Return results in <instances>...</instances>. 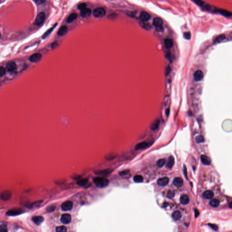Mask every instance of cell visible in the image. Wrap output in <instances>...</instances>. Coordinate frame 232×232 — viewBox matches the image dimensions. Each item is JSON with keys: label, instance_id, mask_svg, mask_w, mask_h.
<instances>
[{"label": "cell", "instance_id": "1", "mask_svg": "<svg viewBox=\"0 0 232 232\" xmlns=\"http://www.w3.org/2000/svg\"><path fill=\"white\" fill-rule=\"evenodd\" d=\"M94 183L97 187L100 188L106 187L109 184V181L107 179L98 177L93 179Z\"/></svg>", "mask_w": 232, "mask_h": 232}, {"label": "cell", "instance_id": "2", "mask_svg": "<svg viewBox=\"0 0 232 232\" xmlns=\"http://www.w3.org/2000/svg\"><path fill=\"white\" fill-rule=\"evenodd\" d=\"M106 14V11L103 7H98L95 9L94 11V16L96 18H102Z\"/></svg>", "mask_w": 232, "mask_h": 232}, {"label": "cell", "instance_id": "3", "mask_svg": "<svg viewBox=\"0 0 232 232\" xmlns=\"http://www.w3.org/2000/svg\"><path fill=\"white\" fill-rule=\"evenodd\" d=\"M45 13L42 12L39 14L36 17L35 20V24L37 26H41L43 24V23L45 21Z\"/></svg>", "mask_w": 232, "mask_h": 232}, {"label": "cell", "instance_id": "4", "mask_svg": "<svg viewBox=\"0 0 232 232\" xmlns=\"http://www.w3.org/2000/svg\"><path fill=\"white\" fill-rule=\"evenodd\" d=\"M12 193L9 190H5L2 191L0 194V199L2 200L6 201L9 200L11 198Z\"/></svg>", "mask_w": 232, "mask_h": 232}, {"label": "cell", "instance_id": "5", "mask_svg": "<svg viewBox=\"0 0 232 232\" xmlns=\"http://www.w3.org/2000/svg\"><path fill=\"white\" fill-rule=\"evenodd\" d=\"M73 207V203L71 201H67L63 202L61 205V209L64 211L70 210Z\"/></svg>", "mask_w": 232, "mask_h": 232}, {"label": "cell", "instance_id": "6", "mask_svg": "<svg viewBox=\"0 0 232 232\" xmlns=\"http://www.w3.org/2000/svg\"><path fill=\"white\" fill-rule=\"evenodd\" d=\"M16 64L13 61L9 62L6 65V70L10 73H13L16 69Z\"/></svg>", "mask_w": 232, "mask_h": 232}, {"label": "cell", "instance_id": "7", "mask_svg": "<svg viewBox=\"0 0 232 232\" xmlns=\"http://www.w3.org/2000/svg\"><path fill=\"white\" fill-rule=\"evenodd\" d=\"M23 213V210L21 209H14L12 210H10L6 214L8 216H17L18 215L21 214Z\"/></svg>", "mask_w": 232, "mask_h": 232}, {"label": "cell", "instance_id": "8", "mask_svg": "<svg viewBox=\"0 0 232 232\" xmlns=\"http://www.w3.org/2000/svg\"><path fill=\"white\" fill-rule=\"evenodd\" d=\"M150 146H151V144L149 142H142L141 143H139L137 144L135 147V149L136 150H142V149H145L146 148H147L148 147H149Z\"/></svg>", "mask_w": 232, "mask_h": 232}, {"label": "cell", "instance_id": "9", "mask_svg": "<svg viewBox=\"0 0 232 232\" xmlns=\"http://www.w3.org/2000/svg\"><path fill=\"white\" fill-rule=\"evenodd\" d=\"M71 216L68 214H63L61 216L60 220L63 224H68L70 223L71 221Z\"/></svg>", "mask_w": 232, "mask_h": 232}, {"label": "cell", "instance_id": "10", "mask_svg": "<svg viewBox=\"0 0 232 232\" xmlns=\"http://www.w3.org/2000/svg\"><path fill=\"white\" fill-rule=\"evenodd\" d=\"M194 78L195 80L197 82L202 80L204 78V74L203 72L200 70H197L194 73Z\"/></svg>", "mask_w": 232, "mask_h": 232}, {"label": "cell", "instance_id": "11", "mask_svg": "<svg viewBox=\"0 0 232 232\" xmlns=\"http://www.w3.org/2000/svg\"><path fill=\"white\" fill-rule=\"evenodd\" d=\"M169 182V179L168 177H165L160 178L157 180V184L159 186H166Z\"/></svg>", "mask_w": 232, "mask_h": 232}, {"label": "cell", "instance_id": "12", "mask_svg": "<svg viewBox=\"0 0 232 232\" xmlns=\"http://www.w3.org/2000/svg\"><path fill=\"white\" fill-rule=\"evenodd\" d=\"M42 58V55L39 53H36L31 55L30 58V60L31 62L36 63L39 62Z\"/></svg>", "mask_w": 232, "mask_h": 232}, {"label": "cell", "instance_id": "13", "mask_svg": "<svg viewBox=\"0 0 232 232\" xmlns=\"http://www.w3.org/2000/svg\"><path fill=\"white\" fill-rule=\"evenodd\" d=\"M113 171L112 169H106L104 170H97L94 172L96 174L100 175H107L111 173Z\"/></svg>", "mask_w": 232, "mask_h": 232}, {"label": "cell", "instance_id": "14", "mask_svg": "<svg viewBox=\"0 0 232 232\" xmlns=\"http://www.w3.org/2000/svg\"><path fill=\"white\" fill-rule=\"evenodd\" d=\"M32 219L34 223L36 225H39L42 223L44 220V219L43 217L40 216H35L32 218Z\"/></svg>", "mask_w": 232, "mask_h": 232}, {"label": "cell", "instance_id": "15", "mask_svg": "<svg viewBox=\"0 0 232 232\" xmlns=\"http://www.w3.org/2000/svg\"><path fill=\"white\" fill-rule=\"evenodd\" d=\"M151 18L150 15L146 11L142 12L140 15V18L142 21H147Z\"/></svg>", "mask_w": 232, "mask_h": 232}, {"label": "cell", "instance_id": "16", "mask_svg": "<svg viewBox=\"0 0 232 232\" xmlns=\"http://www.w3.org/2000/svg\"><path fill=\"white\" fill-rule=\"evenodd\" d=\"M91 10L89 8H85L81 11V16L83 18H87L91 14Z\"/></svg>", "mask_w": 232, "mask_h": 232}, {"label": "cell", "instance_id": "17", "mask_svg": "<svg viewBox=\"0 0 232 232\" xmlns=\"http://www.w3.org/2000/svg\"><path fill=\"white\" fill-rule=\"evenodd\" d=\"M173 184L176 187H181L183 185V179L180 177H175L173 179Z\"/></svg>", "mask_w": 232, "mask_h": 232}, {"label": "cell", "instance_id": "18", "mask_svg": "<svg viewBox=\"0 0 232 232\" xmlns=\"http://www.w3.org/2000/svg\"><path fill=\"white\" fill-rule=\"evenodd\" d=\"M201 162L202 163L206 165H210L211 161L208 156L205 155H202L200 157Z\"/></svg>", "mask_w": 232, "mask_h": 232}, {"label": "cell", "instance_id": "19", "mask_svg": "<svg viewBox=\"0 0 232 232\" xmlns=\"http://www.w3.org/2000/svg\"><path fill=\"white\" fill-rule=\"evenodd\" d=\"M217 12L225 17H230L232 15V12L224 9H217Z\"/></svg>", "mask_w": 232, "mask_h": 232}, {"label": "cell", "instance_id": "20", "mask_svg": "<svg viewBox=\"0 0 232 232\" xmlns=\"http://www.w3.org/2000/svg\"><path fill=\"white\" fill-rule=\"evenodd\" d=\"M160 123H161L160 120L159 119H157L153 122V123L151 125L150 128L153 131L156 130L159 127Z\"/></svg>", "mask_w": 232, "mask_h": 232}, {"label": "cell", "instance_id": "21", "mask_svg": "<svg viewBox=\"0 0 232 232\" xmlns=\"http://www.w3.org/2000/svg\"><path fill=\"white\" fill-rule=\"evenodd\" d=\"M180 202L183 205H187L190 202L189 197L187 195H183L180 198Z\"/></svg>", "mask_w": 232, "mask_h": 232}, {"label": "cell", "instance_id": "22", "mask_svg": "<svg viewBox=\"0 0 232 232\" xmlns=\"http://www.w3.org/2000/svg\"><path fill=\"white\" fill-rule=\"evenodd\" d=\"M214 193L212 191L208 190H206L203 194V197L207 200L211 199L214 197Z\"/></svg>", "mask_w": 232, "mask_h": 232}, {"label": "cell", "instance_id": "23", "mask_svg": "<svg viewBox=\"0 0 232 232\" xmlns=\"http://www.w3.org/2000/svg\"><path fill=\"white\" fill-rule=\"evenodd\" d=\"M163 23V21L161 19L156 17V18H154L153 21V25L156 28V27L162 26Z\"/></svg>", "mask_w": 232, "mask_h": 232}, {"label": "cell", "instance_id": "24", "mask_svg": "<svg viewBox=\"0 0 232 232\" xmlns=\"http://www.w3.org/2000/svg\"><path fill=\"white\" fill-rule=\"evenodd\" d=\"M174 159L173 156H170L169 158L168 162L166 163V166L167 168L171 169L174 166Z\"/></svg>", "mask_w": 232, "mask_h": 232}, {"label": "cell", "instance_id": "25", "mask_svg": "<svg viewBox=\"0 0 232 232\" xmlns=\"http://www.w3.org/2000/svg\"><path fill=\"white\" fill-rule=\"evenodd\" d=\"M68 31V28L66 26H63L60 27L58 32V35L59 36H63L66 34Z\"/></svg>", "mask_w": 232, "mask_h": 232}, {"label": "cell", "instance_id": "26", "mask_svg": "<svg viewBox=\"0 0 232 232\" xmlns=\"http://www.w3.org/2000/svg\"><path fill=\"white\" fill-rule=\"evenodd\" d=\"M181 217L182 215L179 211H176L172 214V217L175 221L179 220L181 218Z\"/></svg>", "mask_w": 232, "mask_h": 232}, {"label": "cell", "instance_id": "27", "mask_svg": "<svg viewBox=\"0 0 232 232\" xmlns=\"http://www.w3.org/2000/svg\"><path fill=\"white\" fill-rule=\"evenodd\" d=\"M164 44L165 47L167 49H170L173 46V41L171 39H166L164 40Z\"/></svg>", "mask_w": 232, "mask_h": 232}, {"label": "cell", "instance_id": "28", "mask_svg": "<svg viewBox=\"0 0 232 232\" xmlns=\"http://www.w3.org/2000/svg\"><path fill=\"white\" fill-rule=\"evenodd\" d=\"M78 15L75 13H72L69 16L67 19V22L68 23H70L73 22L77 18Z\"/></svg>", "mask_w": 232, "mask_h": 232}, {"label": "cell", "instance_id": "29", "mask_svg": "<svg viewBox=\"0 0 232 232\" xmlns=\"http://www.w3.org/2000/svg\"><path fill=\"white\" fill-rule=\"evenodd\" d=\"M140 26L146 30H150L151 29L152 26L147 21H142L140 23Z\"/></svg>", "mask_w": 232, "mask_h": 232}, {"label": "cell", "instance_id": "30", "mask_svg": "<svg viewBox=\"0 0 232 232\" xmlns=\"http://www.w3.org/2000/svg\"><path fill=\"white\" fill-rule=\"evenodd\" d=\"M225 38H226V36L224 34H222V35H219L215 38V39H214V42L215 44L219 43L222 42V41H223L225 39Z\"/></svg>", "mask_w": 232, "mask_h": 232}, {"label": "cell", "instance_id": "31", "mask_svg": "<svg viewBox=\"0 0 232 232\" xmlns=\"http://www.w3.org/2000/svg\"><path fill=\"white\" fill-rule=\"evenodd\" d=\"M88 182H89V180L88 179H79L77 182V184L81 186H84L87 185Z\"/></svg>", "mask_w": 232, "mask_h": 232}, {"label": "cell", "instance_id": "32", "mask_svg": "<svg viewBox=\"0 0 232 232\" xmlns=\"http://www.w3.org/2000/svg\"><path fill=\"white\" fill-rule=\"evenodd\" d=\"M220 204V202L218 200L214 199L211 200L210 202V205L213 207L216 208L219 206Z\"/></svg>", "mask_w": 232, "mask_h": 232}, {"label": "cell", "instance_id": "33", "mask_svg": "<svg viewBox=\"0 0 232 232\" xmlns=\"http://www.w3.org/2000/svg\"><path fill=\"white\" fill-rule=\"evenodd\" d=\"M166 163V160L163 158L159 159L158 161L156 162V165L157 167L159 168H162L163 166Z\"/></svg>", "mask_w": 232, "mask_h": 232}, {"label": "cell", "instance_id": "34", "mask_svg": "<svg viewBox=\"0 0 232 232\" xmlns=\"http://www.w3.org/2000/svg\"><path fill=\"white\" fill-rule=\"evenodd\" d=\"M57 25V24H56L55 25H54L53 27H51V28L49 29V30H48L47 31H46L44 34V35L43 36V37H42L43 39H45L46 37H47L48 36H49V35L51 33V32L53 31L54 29L56 27Z\"/></svg>", "mask_w": 232, "mask_h": 232}, {"label": "cell", "instance_id": "35", "mask_svg": "<svg viewBox=\"0 0 232 232\" xmlns=\"http://www.w3.org/2000/svg\"><path fill=\"white\" fill-rule=\"evenodd\" d=\"M134 182L136 183H142L143 182V178L142 175H136L133 178Z\"/></svg>", "mask_w": 232, "mask_h": 232}, {"label": "cell", "instance_id": "36", "mask_svg": "<svg viewBox=\"0 0 232 232\" xmlns=\"http://www.w3.org/2000/svg\"><path fill=\"white\" fill-rule=\"evenodd\" d=\"M67 231V228L64 226H58L56 228V231L57 232H65Z\"/></svg>", "mask_w": 232, "mask_h": 232}, {"label": "cell", "instance_id": "37", "mask_svg": "<svg viewBox=\"0 0 232 232\" xmlns=\"http://www.w3.org/2000/svg\"><path fill=\"white\" fill-rule=\"evenodd\" d=\"M195 141L197 143H202L205 142V138L204 137L202 136H198L196 137Z\"/></svg>", "mask_w": 232, "mask_h": 232}, {"label": "cell", "instance_id": "38", "mask_svg": "<svg viewBox=\"0 0 232 232\" xmlns=\"http://www.w3.org/2000/svg\"><path fill=\"white\" fill-rule=\"evenodd\" d=\"M56 209V205H52L48 206L47 208H46V211L49 212H52L54 211L55 209Z\"/></svg>", "mask_w": 232, "mask_h": 232}, {"label": "cell", "instance_id": "39", "mask_svg": "<svg viewBox=\"0 0 232 232\" xmlns=\"http://www.w3.org/2000/svg\"><path fill=\"white\" fill-rule=\"evenodd\" d=\"M174 192L172 190H169L168 192H167L166 197L168 199H172L174 198Z\"/></svg>", "mask_w": 232, "mask_h": 232}, {"label": "cell", "instance_id": "40", "mask_svg": "<svg viewBox=\"0 0 232 232\" xmlns=\"http://www.w3.org/2000/svg\"><path fill=\"white\" fill-rule=\"evenodd\" d=\"M193 1L197 5L202 7H203V5L205 4V1H203L202 0H193Z\"/></svg>", "mask_w": 232, "mask_h": 232}, {"label": "cell", "instance_id": "41", "mask_svg": "<svg viewBox=\"0 0 232 232\" xmlns=\"http://www.w3.org/2000/svg\"><path fill=\"white\" fill-rule=\"evenodd\" d=\"M203 9L206 11H210L212 10V6L209 4H205L203 6Z\"/></svg>", "mask_w": 232, "mask_h": 232}, {"label": "cell", "instance_id": "42", "mask_svg": "<svg viewBox=\"0 0 232 232\" xmlns=\"http://www.w3.org/2000/svg\"><path fill=\"white\" fill-rule=\"evenodd\" d=\"M6 69H5L2 66L0 67V77H2V76H4L6 72Z\"/></svg>", "mask_w": 232, "mask_h": 232}, {"label": "cell", "instance_id": "43", "mask_svg": "<svg viewBox=\"0 0 232 232\" xmlns=\"http://www.w3.org/2000/svg\"><path fill=\"white\" fill-rule=\"evenodd\" d=\"M184 37L186 40H190L191 38V34L190 32H187L184 34Z\"/></svg>", "mask_w": 232, "mask_h": 232}, {"label": "cell", "instance_id": "44", "mask_svg": "<svg viewBox=\"0 0 232 232\" xmlns=\"http://www.w3.org/2000/svg\"><path fill=\"white\" fill-rule=\"evenodd\" d=\"M86 4L85 3H81L78 6V8L79 10H80L81 11H82L83 10L86 8Z\"/></svg>", "mask_w": 232, "mask_h": 232}, {"label": "cell", "instance_id": "45", "mask_svg": "<svg viewBox=\"0 0 232 232\" xmlns=\"http://www.w3.org/2000/svg\"><path fill=\"white\" fill-rule=\"evenodd\" d=\"M130 170H123L121 171L119 173V174L120 175H121V176H123V175H125L126 174H128L129 173Z\"/></svg>", "mask_w": 232, "mask_h": 232}, {"label": "cell", "instance_id": "46", "mask_svg": "<svg viewBox=\"0 0 232 232\" xmlns=\"http://www.w3.org/2000/svg\"><path fill=\"white\" fill-rule=\"evenodd\" d=\"M116 157V156H115L114 154H110V155H108L107 156H106V159L107 160H112V159H114Z\"/></svg>", "mask_w": 232, "mask_h": 232}, {"label": "cell", "instance_id": "47", "mask_svg": "<svg viewBox=\"0 0 232 232\" xmlns=\"http://www.w3.org/2000/svg\"><path fill=\"white\" fill-rule=\"evenodd\" d=\"M209 226H210L211 228H212L213 230L217 231L218 229V227L215 224H209Z\"/></svg>", "mask_w": 232, "mask_h": 232}, {"label": "cell", "instance_id": "48", "mask_svg": "<svg viewBox=\"0 0 232 232\" xmlns=\"http://www.w3.org/2000/svg\"><path fill=\"white\" fill-rule=\"evenodd\" d=\"M0 231H5V232H7V227L5 226V225H1L0 226Z\"/></svg>", "mask_w": 232, "mask_h": 232}, {"label": "cell", "instance_id": "49", "mask_svg": "<svg viewBox=\"0 0 232 232\" xmlns=\"http://www.w3.org/2000/svg\"><path fill=\"white\" fill-rule=\"evenodd\" d=\"M184 174H185V177H186V179H188L187 168H186V166L185 165H184Z\"/></svg>", "mask_w": 232, "mask_h": 232}, {"label": "cell", "instance_id": "50", "mask_svg": "<svg viewBox=\"0 0 232 232\" xmlns=\"http://www.w3.org/2000/svg\"><path fill=\"white\" fill-rule=\"evenodd\" d=\"M170 71H171V68L169 66H168V67L166 68V71H165V74L166 75H168L169 74H170Z\"/></svg>", "mask_w": 232, "mask_h": 232}, {"label": "cell", "instance_id": "51", "mask_svg": "<svg viewBox=\"0 0 232 232\" xmlns=\"http://www.w3.org/2000/svg\"><path fill=\"white\" fill-rule=\"evenodd\" d=\"M36 4L41 5L45 2V0H34Z\"/></svg>", "mask_w": 232, "mask_h": 232}, {"label": "cell", "instance_id": "52", "mask_svg": "<svg viewBox=\"0 0 232 232\" xmlns=\"http://www.w3.org/2000/svg\"><path fill=\"white\" fill-rule=\"evenodd\" d=\"M156 30L158 32H162L164 31V29H163V27L162 26L156 27Z\"/></svg>", "mask_w": 232, "mask_h": 232}, {"label": "cell", "instance_id": "53", "mask_svg": "<svg viewBox=\"0 0 232 232\" xmlns=\"http://www.w3.org/2000/svg\"><path fill=\"white\" fill-rule=\"evenodd\" d=\"M58 43H56V42H54V43H53L52 44V45H51V47L52 49H55L56 48L57 46H58Z\"/></svg>", "mask_w": 232, "mask_h": 232}, {"label": "cell", "instance_id": "54", "mask_svg": "<svg viewBox=\"0 0 232 232\" xmlns=\"http://www.w3.org/2000/svg\"><path fill=\"white\" fill-rule=\"evenodd\" d=\"M170 112V108H167V109L166 110V111H165V115H166V116H168L169 115Z\"/></svg>", "mask_w": 232, "mask_h": 232}, {"label": "cell", "instance_id": "55", "mask_svg": "<svg viewBox=\"0 0 232 232\" xmlns=\"http://www.w3.org/2000/svg\"><path fill=\"white\" fill-rule=\"evenodd\" d=\"M195 217H197L199 215V212L198 211V210L195 209Z\"/></svg>", "mask_w": 232, "mask_h": 232}, {"label": "cell", "instance_id": "56", "mask_svg": "<svg viewBox=\"0 0 232 232\" xmlns=\"http://www.w3.org/2000/svg\"><path fill=\"white\" fill-rule=\"evenodd\" d=\"M80 177V175H76L75 177H74L73 178L74 179H79Z\"/></svg>", "mask_w": 232, "mask_h": 232}, {"label": "cell", "instance_id": "57", "mask_svg": "<svg viewBox=\"0 0 232 232\" xmlns=\"http://www.w3.org/2000/svg\"><path fill=\"white\" fill-rule=\"evenodd\" d=\"M229 207H230V208L232 209V202H231L229 203Z\"/></svg>", "mask_w": 232, "mask_h": 232}]
</instances>
